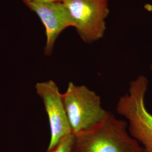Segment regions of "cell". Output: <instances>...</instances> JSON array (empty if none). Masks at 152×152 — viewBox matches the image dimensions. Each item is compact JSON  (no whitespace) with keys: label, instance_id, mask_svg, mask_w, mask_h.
<instances>
[{"label":"cell","instance_id":"obj_1","mask_svg":"<svg viewBox=\"0 0 152 152\" xmlns=\"http://www.w3.org/2000/svg\"><path fill=\"white\" fill-rule=\"evenodd\" d=\"M128 124L109 112L107 117L91 130L75 134L73 152H144L127 131Z\"/></svg>","mask_w":152,"mask_h":152},{"label":"cell","instance_id":"obj_2","mask_svg":"<svg viewBox=\"0 0 152 152\" xmlns=\"http://www.w3.org/2000/svg\"><path fill=\"white\" fill-rule=\"evenodd\" d=\"M148 84L143 75L131 81L128 92L120 97L115 108L117 113L127 120L129 134L144 152H152V114L145 103Z\"/></svg>","mask_w":152,"mask_h":152},{"label":"cell","instance_id":"obj_3","mask_svg":"<svg viewBox=\"0 0 152 152\" xmlns=\"http://www.w3.org/2000/svg\"><path fill=\"white\" fill-rule=\"evenodd\" d=\"M62 98L74 134L98 127L109 113L102 107L100 97L84 85L70 82L66 91L62 94Z\"/></svg>","mask_w":152,"mask_h":152},{"label":"cell","instance_id":"obj_4","mask_svg":"<svg viewBox=\"0 0 152 152\" xmlns=\"http://www.w3.org/2000/svg\"><path fill=\"white\" fill-rule=\"evenodd\" d=\"M82 39L91 44L103 37L108 0H62Z\"/></svg>","mask_w":152,"mask_h":152},{"label":"cell","instance_id":"obj_5","mask_svg":"<svg viewBox=\"0 0 152 152\" xmlns=\"http://www.w3.org/2000/svg\"><path fill=\"white\" fill-rule=\"evenodd\" d=\"M36 93L42 99L48 114L51 132L47 151L54 148L63 139L73 134L65 107L57 85L52 80L38 82Z\"/></svg>","mask_w":152,"mask_h":152},{"label":"cell","instance_id":"obj_6","mask_svg":"<svg viewBox=\"0 0 152 152\" xmlns=\"http://www.w3.org/2000/svg\"><path fill=\"white\" fill-rule=\"evenodd\" d=\"M23 1L38 15L44 24L46 35L44 54L46 56L51 55L56 40L60 33L66 28L74 27L70 14L62 1Z\"/></svg>","mask_w":152,"mask_h":152},{"label":"cell","instance_id":"obj_7","mask_svg":"<svg viewBox=\"0 0 152 152\" xmlns=\"http://www.w3.org/2000/svg\"><path fill=\"white\" fill-rule=\"evenodd\" d=\"M75 138V134H71L63 139L54 148L46 152H73Z\"/></svg>","mask_w":152,"mask_h":152},{"label":"cell","instance_id":"obj_8","mask_svg":"<svg viewBox=\"0 0 152 152\" xmlns=\"http://www.w3.org/2000/svg\"><path fill=\"white\" fill-rule=\"evenodd\" d=\"M29 1H37V2H51V1H62V0H27Z\"/></svg>","mask_w":152,"mask_h":152},{"label":"cell","instance_id":"obj_9","mask_svg":"<svg viewBox=\"0 0 152 152\" xmlns=\"http://www.w3.org/2000/svg\"><path fill=\"white\" fill-rule=\"evenodd\" d=\"M150 69L152 71V63L151 64V65L150 66Z\"/></svg>","mask_w":152,"mask_h":152}]
</instances>
